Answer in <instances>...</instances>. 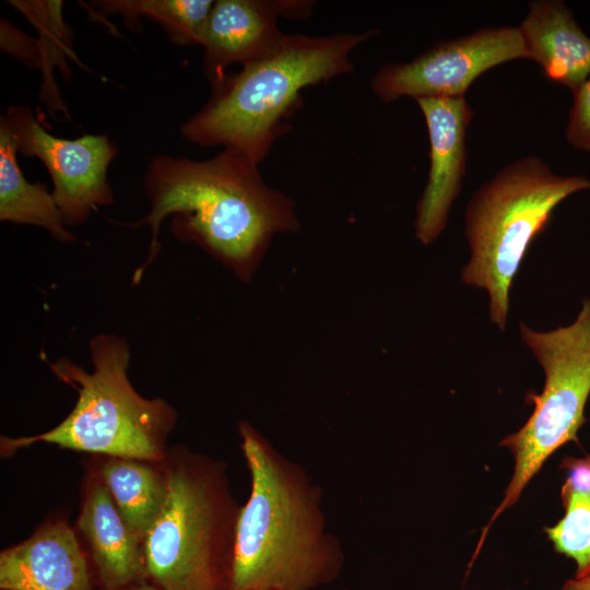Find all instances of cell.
Segmentation results:
<instances>
[{"instance_id":"7a4b0ae2","label":"cell","mask_w":590,"mask_h":590,"mask_svg":"<svg viewBox=\"0 0 590 590\" xmlns=\"http://www.w3.org/2000/svg\"><path fill=\"white\" fill-rule=\"evenodd\" d=\"M250 492L240 506L226 590H315L345 555L328 530L321 487L251 423L239 421Z\"/></svg>"},{"instance_id":"ac0fdd59","label":"cell","mask_w":590,"mask_h":590,"mask_svg":"<svg viewBox=\"0 0 590 590\" xmlns=\"http://www.w3.org/2000/svg\"><path fill=\"white\" fill-rule=\"evenodd\" d=\"M213 0H104L94 1L95 14H119L137 31L141 17L157 23L177 45H201Z\"/></svg>"},{"instance_id":"9a60e30c","label":"cell","mask_w":590,"mask_h":590,"mask_svg":"<svg viewBox=\"0 0 590 590\" xmlns=\"http://www.w3.org/2000/svg\"><path fill=\"white\" fill-rule=\"evenodd\" d=\"M87 468L106 486L128 527L144 541L166 499L165 459L92 456Z\"/></svg>"},{"instance_id":"9c48e42d","label":"cell","mask_w":590,"mask_h":590,"mask_svg":"<svg viewBox=\"0 0 590 590\" xmlns=\"http://www.w3.org/2000/svg\"><path fill=\"white\" fill-rule=\"evenodd\" d=\"M527 58L518 27H494L440 40L405 63L381 66L371 80L379 101L464 97L468 87L485 71L509 60Z\"/></svg>"},{"instance_id":"d6986e66","label":"cell","mask_w":590,"mask_h":590,"mask_svg":"<svg viewBox=\"0 0 590 590\" xmlns=\"http://www.w3.org/2000/svg\"><path fill=\"white\" fill-rule=\"evenodd\" d=\"M21 11L38 31L43 54L42 71L44 83L42 98L55 110L67 114L52 79V69L58 67L64 79L70 76L67 59L79 62L73 51L72 31L62 17V1H9ZM80 63V62H79ZM68 115V114H67Z\"/></svg>"},{"instance_id":"7402d4cb","label":"cell","mask_w":590,"mask_h":590,"mask_svg":"<svg viewBox=\"0 0 590 590\" xmlns=\"http://www.w3.org/2000/svg\"><path fill=\"white\" fill-rule=\"evenodd\" d=\"M560 590H590V575L580 578H569Z\"/></svg>"},{"instance_id":"8fae6325","label":"cell","mask_w":590,"mask_h":590,"mask_svg":"<svg viewBox=\"0 0 590 590\" xmlns=\"http://www.w3.org/2000/svg\"><path fill=\"white\" fill-rule=\"evenodd\" d=\"M427 125L430 167L417 203L415 234L433 243L444 231L465 172V137L473 110L464 97L416 99Z\"/></svg>"},{"instance_id":"3957f363","label":"cell","mask_w":590,"mask_h":590,"mask_svg":"<svg viewBox=\"0 0 590 590\" xmlns=\"http://www.w3.org/2000/svg\"><path fill=\"white\" fill-rule=\"evenodd\" d=\"M375 31L328 36L286 34L262 59L226 74L208 103L180 127L201 146H223L259 166L291 128L302 91L354 70L351 52Z\"/></svg>"},{"instance_id":"277c9868","label":"cell","mask_w":590,"mask_h":590,"mask_svg":"<svg viewBox=\"0 0 590 590\" xmlns=\"http://www.w3.org/2000/svg\"><path fill=\"white\" fill-rule=\"evenodd\" d=\"M90 353L91 371L67 356L47 362L56 377L78 392L76 402L47 432L14 438L1 436L2 457L44 442L91 456L165 459L177 412L164 399L145 398L133 388L128 376V342L117 334H97L90 340Z\"/></svg>"},{"instance_id":"ba28073f","label":"cell","mask_w":590,"mask_h":590,"mask_svg":"<svg viewBox=\"0 0 590 590\" xmlns=\"http://www.w3.org/2000/svg\"><path fill=\"white\" fill-rule=\"evenodd\" d=\"M3 117L17 153L36 156L46 166L67 227L84 223L99 206L114 204L107 172L118 148L107 135L84 134L73 140L56 137L24 105L10 106Z\"/></svg>"},{"instance_id":"4fadbf2b","label":"cell","mask_w":590,"mask_h":590,"mask_svg":"<svg viewBox=\"0 0 590 590\" xmlns=\"http://www.w3.org/2000/svg\"><path fill=\"white\" fill-rule=\"evenodd\" d=\"M75 530L88 554L97 588L149 581L143 540L128 527L106 486L88 468Z\"/></svg>"},{"instance_id":"603a6c76","label":"cell","mask_w":590,"mask_h":590,"mask_svg":"<svg viewBox=\"0 0 590 590\" xmlns=\"http://www.w3.org/2000/svg\"><path fill=\"white\" fill-rule=\"evenodd\" d=\"M95 590H162V589L151 583L150 581H146V582L137 583V585L117 588V589L96 588Z\"/></svg>"},{"instance_id":"ffe728a7","label":"cell","mask_w":590,"mask_h":590,"mask_svg":"<svg viewBox=\"0 0 590 590\" xmlns=\"http://www.w3.org/2000/svg\"><path fill=\"white\" fill-rule=\"evenodd\" d=\"M574 105L566 128L568 142L581 150H590V79L574 91Z\"/></svg>"},{"instance_id":"52a82bcc","label":"cell","mask_w":590,"mask_h":590,"mask_svg":"<svg viewBox=\"0 0 590 590\" xmlns=\"http://www.w3.org/2000/svg\"><path fill=\"white\" fill-rule=\"evenodd\" d=\"M523 342L544 369L540 394L529 392L534 410L524 425L499 445L514 457V471L504 496L483 528L472 560H475L493 522L520 498L545 461L577 435L586 423L590 396V299H585L577 319L567 327L536 332L520 323Z\"/></svg>"},{"instance_id":"2e32d148","label":"cell","mask_w":590,"mask_h":590,"mask_svg":"<svg viewBox=\"0 0 590 590\" xmlns=\"http://www.w3.org/2000/svg\"><path fill=\"white\" fill-rule=\"evenodd\" d=\"M17 150L3 116L0 119V221L35 225L56 240L75 243L76 236L63 224L46 185L32 184L17 165Z\"/></svg>"},{"instance_id":"44dd1931","label":"cell","mask_w":590,"mask_h":590,"mask_svg":"<svg viewBox=\"0 0 590 590\" xmlns=\"http://www.w3.org/2000/svg\"><path fill=\"white\" fill-rule=\"evenodd\" d=\"M1 50L33 68H42L43 54L38 38H32L9 21L0 23Z\"/></svg>"},{"instance_id":"5bb4252c","label":"cell","mask_w":590,"mask_h":590,"mask_svg":"<svg viewBox=\"0 0 590 590\" xmlns=\"http://www.w3.org/2000/svg\"><path fill=\"white\" fill-rule=\"evenodd\" d=\"M527 58L538 62L552 82L573 91L590 74V38L558 0H535L518 27Z\"/></svg>"},{"instance_id":"5b68a950","label":"cell","mask_w":590,"mask_h":590,"mask_svg":"<svg viewBox=\"0 0 590 590\" xmlns=\"http://www.w3.org/2000/svg\"><path fill=\"white\" fill-rule=\"evenodd\" d=\"M165 463L166 499L143 541L148 579L162 590H226L240 509L226 464L179 444Z\"/></svg>"},{"instance_id":"7c38bea8","label":"cell","mask_w":590,"mask_h":590,"mask_svg":"<svg viewBox=\"0 0 590 590\" xmlns=\"http://www.w3.org/2000/svg\"><path fill=\"white\" fill-rule=\"evenodd\" d=\"M95 582L75 528L61 517L0 552L1 590H95Z\"/></svg>"},{"instance_id":"8992f818","label":"cell","mask_w":590,"mask_h":590,"mask_svg":"<svg viewBox=\"0 0 590 590\" xmlns=\"http://www.w3.org/2000/svg\"><path fill=\"white\" fill-rule=\"evenodd\" d=\"M590 189L582 176H558L538 156L500 169L472 197L465 213L471 257L462 281L487 291L489 316L505 328L509 290L526 252L553 210L574 192Z\"/></svg>"},{"instance_id":"6da1fadb","label":"cell","mask_w":590,"mask_h":590,"mask_svg":"<svg viewBox=\"0 0 590 590\" xmlns=\"http://www.w3.org/2000/svg\"><path fill=\"white\" fill-rule=\"evenodd\" d=\"M143 182L148 214L132 223L114 222L149 226L151 232L133 285L160 253V228L167 216L177 239L196 244L244 282L251 279L276 234L299 228L294 201L267 186L259 166L231 150L204 161L155 156Z\"/></svg>"},{"instance_id":"30bf717a","label":"cell","mask_w":590,"mask_h":590,"mask_svg":"<svg viewBox=\"0 0 590 590\" xmlns=\"http://www.w3.org/2000/svg\"><path fill=\"white\" fill-rule=\"evenodd\" d=\"M309 1L216 0L209 14L201 46L203 68L212 86L235 63L245 67L273 52L285 35L278 17L309 14Z\"/></svg>"},{"instance_id":"e0dca14e","label":"cell","mask_w":590,"mask_h":590,"mask_svg":"<svg viewBox=\"0 0 590 590\" xmlns=\"http://www.w3.org/2000/svg\"><path fill=\"white\" fill-rule=\"evenodd\" d=\"M560 462L564 515L544 532L555 552L575 563L574 577L580 578L590 575V452Z\"/></svg>"}]
</instances>
